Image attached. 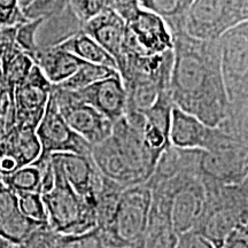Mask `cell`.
I'll return each instance as SVG.
<instances>
[{"mask_svg":"<svg viewBox=\"0 0 248 248\" xmlns=\"http://www.w3.org/2000/svg\"><path fill=\"white\" fill-rule=\"evenodd\" d=\"M169 97L172 105L208 126H217L228 113L221 73V44L179 32L172 36Z\"/></svg>","mask_w":248,"mask_h":248,"instance_id":"6da1fadb","label":"cell"},{"mask_svg":"<svg viewBox=\"0 0 248 248\" xmlns=\"http://www.w3.org/2000/svg\"><path fill=\"white\" fill-rule=\"evenodd\" d=\"M202 181L207 190L206 207L194 231L222 248L235 229L248 228V181L233 185Z\"/></svg>","mask_w":248,"mask_h":248,"instance_id":"7a4b0ae2","label":"cell"},{"mask_svg":"<svg viewBox=\"0 0 248 248\" xmlns=\"http://www.w3.org/2000/svg\"><path fill=\"white\" fill-rule=\"evenodd\" d=\"M219 44L226 114L248 115V21L226 31Z\"/></svg>","mask_w":248,"mask_h":248,"instance_id":"3957f363","label":"cell"},{"mask_svg":"<svg viewBox=\"0 0 248 248\" xmlns=\"http://www.w3.org/2000/svg\"><path fill=\"white\" fill-rule=\"evenodd\" d=\"M52 168L54 172L53 187L42 194L47 223L52 230L61 235H73L95 228L97 218L94 207L71 188L53 163Z\"/></svg>","mask_w":248,"mask_h":248,"instance_id":"277c9868","label":"cell"},{"mask_svg":"<svg viewBox=\"0 0 248 248\" xmlns=\"http://www.w3.org/2000/svg\"><path fill=\"white\" fill-rule=\"evenodd\" d=\"M151 202V190L145 183L124 188L109 229L104 232L111 248L137 246L146 228Z\"/></svg>","mask_w":248,"mask_h":248,"instance_id":"5b68a950","label":"cell"},{"mask_svg":"<svg viewBox=\"0 0 248 248\" xmlns=\"http://www.w3.org/2000/svg\"><path fill=\"white\" fill-rule=\"evenodd\" d=\"M248 21V0H193L185 32L202 40H216Z\"/></svg>","mask_w":248,"mask_h":248,"instance_id":"8992f818","label":"cell"},{"mask_svg":"<svg viewBox=\"0 0 248 248\" xmlns=\"http://www.w3.org/2000/svg\"><path fill=\"white\" fill-rule=\"evenodd\" d=\"M123 20L125 31L122 53L150 58L172 51L171 32L156 14L137 6Z\"/></svg>","mask_w":248,"mask_h":248,"instance_id":"52a82bcc","label":"cell"},{"mask_svg":"<svg viewBox=\"0 0 248 248\" xmlns=\"http://www.w3.org/2000/svg\"><path fill=\"white\" fill-rule=\"evenodd\" d=\"M169 137L171 146L183 150L212 152L235 145H248V140L234 137L219 126L206 125L175 106L171 110Z\"/></svg>","mask_w":248,"mask_h":248,"instance_id":"ba28073f","label":"cell"},{"mask_svg":"<svg viewBox=\"0 0 248 248\" xmlns=\"http://www.w3.org/2000/svg\"><path fill=\"white\" fill-rule=\"evenodd\" d=\"M51 93L68 125L91 146L109 137L113 123L91 105L80 100L73 91L59 85H52Z\"/></svg>","mask_w":248,"mask_h":248,"instance_id":"9c48e42d","label":"cell"},{"mask_svg":"<svg viewBox=\"0 0 248 248\" xmlns=\"http://www.w3.org/2000/svg\"><path fill=\"white\" fill-rule=\"evenodd\" d=\"M40 144V155L36 161L49 160L52 154L74 153L91 155L92 146L68 125L59 111L51 93L45 113L36 128Z\"/></svg>","mask_w":248,"mask_h":248,"instance_id":"30bf717a","label":"cell"},{"mask_svg":"<svg viewBox=\"0 0 248 248\" xmlns=\"http://www.w3.org/2000/svg\"><path fill=\"white\" fill-rule=\"evenodd\" d=\"M199 173L206 181L219 185L240 184L248 181V146L201 151Z\"/></svg>","mask_w":248,"mask_h":248,"instance_id":"8fae6325","label":"cell"},{"mask_svg":"<svg viewBox=\"0 0 248 248\" xmlns=\"http://www.w3.org/2000/svg\"><path fill=\"white\" fill-rule=\"evenodd\" d=\"M51 92L52 84L35 64L27 78L14 90L15 124L36 129L44 115Z\"/></svg>","mask_w":248,"mask_h":248,"instance_id":"7c38bea8","label":"cell"},{"mask_svg":"<svg viewBox=\"0 0 248 248\" xmlns=\"http://www.w3.org/2000/svg\"><path fill=\"white\" fill-rule=\"evenodd\" d=\"M206 185L199 175L184 179L177 186L170 201V218L176 234L193 231L206 207Z\"/></svg>","mask_w":248,"mask_h":248,"instance_id":"4fadbf2b","label":"cell"},{"mask_svg":"<svg viewBox=\"0 0 248 248\" xmlns=\"http://www.w3.org/2000/svg\"><path fill=\"white\" fill-rule=\"evenodd\" d=\"M51 162L60 170L71 188L95 208V200L104 177L91 155L57 153L51 155Z\"/></svg>","mask_w":248,"mask_h":248,"instance_id":"5bb4252c","label":"cell"},{"mask_svg":"<svg viewBox=\"0 0 248 248\" xmlns=\"http://www.w3.org/2000/svg\"><path fill=\"white\" fill-rule=\"evenodd\" d=\"M39 155L36 129L14 124L0 138V177L32 164Z\"/></svg>","mask_w":248,"mask_h":248,"instance_id":"9a60e30c","label":"cell"},{"mask_svg":"<svg viewBox=\"0 0 248 248\" xmlns=\"http://www.w3.org/2000/svg\"><path fill=\"white\" fill-rule=\"evenodd\" d=\"M150 216L140 240L135 248H175L178 235L170 218L171 197L166 192L151 190Z\"/></svg>","mask_w":248,"mask_h":248,"instance_id":"2e32d148","label":"cell"},{"mask_svg":"<svg viewBox=\"0 0 248 248\" xmlns=\"http://www.w3.org/2000/svg\"><path fill=\"white\" fill-rule=\"evenodd\" d=\"M73 92L113 124L125 114L126 93L119 74Z\"/></svg>","mask_w":248,"mask_h":248,"instance_id":"e0dca14e","label":"cell"},{"mask_svg":"<svg viewBox=\"0 0 248 248\" xmlns=\"http://www.w3.org/2000/svg\"><path fill=\"white\" fill-rule=\"evenodd\" d=\"M91 157L102 177L108 181L116 183L123 187L144 184L111 136L104 141L93 145Z\"/></svg>","mask_w":248,"mask_h":248,"instance_id":"ac0fdd59","label":"cell"},{"mask_svg":"<svg viewBox=\"0 0 248 248\" xmlns=\"http://www.w3.org/2000/svg\"><path fill=\"white\" fill-rule=\"evenodd\" d=\"M172 107L169 93H162L153 106L142 113L145 119L144 139L156 162L161 154L171 146L169 135Z\"/></svg>","mask_w":248,"mask_h":248,"instance_id":"d6986e66","label":"cell"},{"mask_svg":"<svg viewBox=\"0 0 248 248\" xmlns=\"http://www.w3.org/2000/svg\"><path fill=\"white\" fill-rule=\"evenodd\" d=\"M47 222H37L21 212L17 195L0 181V237L18 244Z\"/></svg>","mask_w":248,"mask_h":248,"instance_id":"ffe728a7","label":"cell"},{"mask_svg":"<svg viewBox=\"0 0 248 248\" xmlns=\"http://www.w3.org/2000/svg\"><path fill=\"white\" fill-rule=\"evenodd\" d=\"M82 31L97 42L114 61L122 54L125 22L115 11H107L83 24Z\"/></svg>","mask_w":248,"mask_h":248,"instance_id":"44dd1931","label":"cell"},{"mask_svg":"<svg viewBox=\"0 0 248 248\" xmlns=\"http://www.w3.org/2000/svg\"><path fill=\"white\" fill-rule=\"evenodd\" d=\"M31 60L42 70L52 85L67 80L84 63V61L59 45L38 47Z\"/></svg>","mask_w":248,"mask_h":248,"instance_id":"7402d4cb","label":"cell"},{"mask_svg":"<svg viewBox=\"0 0 248 248\" xmlns=\"http://www.w3.org/2000/svg\"><path fill=\"white\" fill-rule=\"evenodd\" d=\"M193 0H138L141 8L164 21L172 36L185 32V22Z\"/></svg>","mask_w":248,"mask_h":248,"instance_id":"603a6c76","label":"cell"},{"mask_svg":"<svg viewBox=\"0 0 248 248\" xmlns=\"http://www.w3.org/2000/svg\"><path fill=\"white\" fill-rule=\"evenodd\" d=\"M59 46L88 63L106 66L116 69V63L114 59L97 42H94L91 37H89L83 31L70 37L69 39H67Z\"/></svg>","mask_w":248,"mask_h":248,"instance_id":"cb8c5ba5","label":"cell"},{"mask_svg":"<svg viewBox=\"0 0 248 248\" xmlns=\"http://www.w3.org/2000/svg\"><path fill=\"white\" fill-rule=\"evenodd\" d=\"M51 159V157H49ZM49 160L44 162H33L29 166L17 169L16 171L0 177L4 185L15 193H39L42 191L43 176Z\"/></svg>","mask_w":248,"mask_h":248,"instance_id":"d4e9b609","label":"cell"},{"mask_svg":"<svg viewBox=\"0 0 248 248\" xmlns=\"http://www.w3.org/2000/svg\"><path fill=\"white\" fill-rule=\"evenodd\" d=\"M117 74H119L117 70L113 68L84 62L73 76L57 85L62 89L69 90V91H76V90L84 89L99 80L108 78V77L117 75Z\"/></svg>","mask_w":248,"mask_h":248,"instance_id":"484cf974","label":"cell"},{"mask_svg":"<svg viewBox=\"0 0 248 248\" xmlns=\"http://www.w3.org/2000/svg\"><path fill=\"white\" fill-rule=\"evenodd\" d=\"M70 8L71 0H32L22 9V14L28 21H44L66 13Z\"/></svg>","mask_w":248,"mask_h":248,"instance_id":"4316f807","label":"cell"},{"mask_svg":"<svg viewBox=\"0 0 248 248\" xmlns=\"http://www.w3.org/2000/svg\"><path fill=\"white\" fill-rule=\"evenodd\" d=\"M57 248H111L106 235L100 229L91 230L79 234L61 235L58 234Z\"/></svg>","mask_w":248,"mask_h":248,"instance_id":"83f0119b","label":"cell"},{"mask_svg":"<svg viewBox=\"0 0 248 248\" xmlns=\"http://www.w3.org/2000/svg\"><path fill=\"white\" fill-rule=\"evenodd\" d=\"M120 0H71V8L78 20L84 24L97 15L107 11H115Z\"/></svg>","mask_w":248,"mask_h":248,"instance_id":"f1b7e54d","label":"cell"},{"mask_svg":"<svg viewBox=\"0 0 248 248\" xmlns=\"http://www.w3.org/2000/svg\"><path fill=\"white\" fill-rule=\"evenodd\" d=\"M42 23V20H32L26 21V22L20 23L16 26V31H15V43L18 46V48L32 58V55L36 53L38 49L36 43V35L37 30Z\"/></svg>","mask_w":248,"mask_h":248,"instance_id":"f546056e","label":"cell"},{"mask_svg":"<svg viewBox=\"0 0 248 248\" xmlns=\"http://www.w3.org/2000/svg\"><path fill=\"white\" fill-rule=\"evenodd\" d=\"M57 232L52 230L48 223H45L23 241L9 245V248H57Z\"/></svg>","mask_w":248,"mask_h":248,"instance_id":"4dcf8cb0","label":"cell"},{"mask_svg":"<svg viewBox=\"0 0 248 248\" xmlns=\"http://www.w3.org/2000/svg\"><path fill=\"white\" fill-rule=\"evenodd\" d=\"M21 212L37 222H47V214L39 193H16Z\"/></svg>","mask_w":248,"mask_h":248,"instance_id":"1f68e13d","label":"cell"},{"mask_svg":"<svg viewBox=\"0 0 248 248\" xmlns=\"http://www.w3.org/2000/svg\"><path fill=\"white\" fill-rule=\"evenodd\" d=\"M26 21L18 0H0V28L13 27Z\"/></svg>","mask_w":248,"mask_h":248,"instance_id":"d6a6232c","label":"cell"},{"mask_svg":"<svg viewBox=\"0 0 248 248\" xmlns=\"http://www.w3.org/2000/svg\"><path fill=\"white\" fill-rule=\"evenodd\" d=\"M0 117L5 121V130L15 124L14 119V94L6 86L0 71Z\"/></svg>","mask_w":248,"mask_h":248,"instance_id":"836d02e7","label":"cell"},{"mask_svg":"<svg viewBox=\"0 0 248 248\" xmlns=\"http://www.w3.org/2000/svg\"><path fill=\"white\" fill-rule=\"evenodd\" d=\"M175 248H216L214 245L198 233L197 231H188L178 235Z\"/></svg>","mask_w":248,"mask_h":248,"instance_id":"e575fe53","label":"cell"},{"mask_svg":"<svg viewBox=\"0 0 248 248\" xmlns=\"http://www.w3.org/2000/svg\"><path fill=\"white\" fill-rule=\"evenodd\" d=\"M222 248H248V228H238L226 238Z\"/></svg>","mask_w":248,"mask_h":248,"instance_id":"d590c367","label":"cell"},{"mask_svg":"<svg viewBox=\"0 0 248 248\" xmlns=\"http://www.w3.org/2000/svg\"><path fill=\"white\" fill-rule=\"evenodd\" d=\"M2 51H4V31L2 28H0V66H1Z\"/></svg>","mask_w":248,"mask_h":248,"instance_id":"8d00e7d4","label":"cell"},{"mask_svg":"<svg viewBox=\"0 0 248 248\" xmlns=\"http://www.w3.org/2000/svg\"><path fill=\"white\" fill-rule=\"evenodd\" d=\"M31 1H32V0H18V6H20L21 11H22L23 8H26Z\"/></svg>","mask_w":248,"mask_h":248,"instance_id":"74e56055","label":"cell"},{"mask_svg":"<svg viewBox=\"0 0 248 248\" xmlns=\"http://www.w3.org/2000/svg\"><path fill=\"white\" fill-rule=\"evenodd\" d=\"M9 245H11L9 241L4 239L2 237H0V248H9Z\"/></svg>","mask_w":248,"mask_h":248,"instance_id":"f35d334b","label":"cell"},{"mask_svg":"<svg viewBox=\"0 0 248 248\" xmlns=\"http://www.w3.org/2000/svg\"><path fill=\"white\" fill-rule=\"evenodd\" d=\"M5 132V121L2 117H0V138H1V136L4 135Z\"/></svg>","mask_w":248,"mask_h":248,"instance_id":"ab89813d","label":"cell"}]
</instances>
